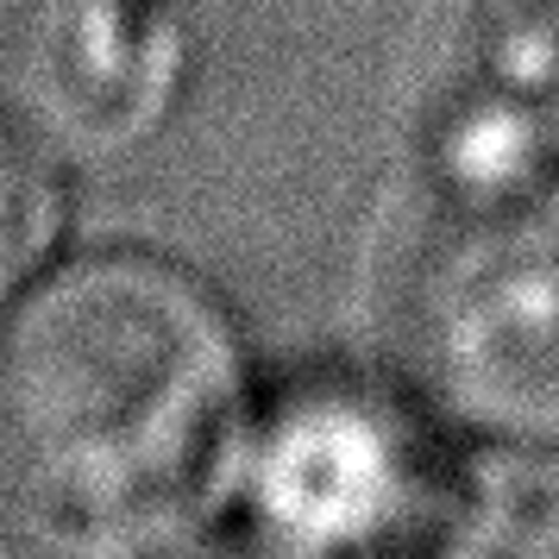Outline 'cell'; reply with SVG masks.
Returning a JSON list of instances; mask_svg holds the SVG:
<instances>
[{
	"label": "cell",
	"mask_w": 559,
	"mask_h": 559,
	"mask_svg": "<svg viewBox=\"0 0 559 559\" xmlns=\"http://www.w3.org/2000/svg\"><path fill=\"white\" fill-rule=\"evenodd\" d=\"M472 88L503 107L559 170V0L472 7Z\"/></svg>",
	"instance_id": "cell-5"
},
{
	"label": "cell",
	"mask_w": 559,
	"mask_h": 559,
	"mask_svg": "<svg viewBox=\"0 0 559 559\" xmlns=\"http://www.w3.org/2000/svg\"><path fill=\"white\" fill-rule=\"evenodd\" d=\"M403 333L440 415L497 447H559V170L459 202L415 264Z\"/></svg>",
	"instance_id": "cell-2"
},
{
	"label": "cell",
	"mask_w": 559,
	"mask_h": 559,
	"mask_svg": "<svg viewBox=\"0 0 559 559\" xmlns=\"http://www.w3.org/2000/svg\"><path fill=\"white\" fill-rule=\"evenodd\" d=\"M403 559H559V447H497L465 465Z\"/></svg>",
	"instance_id": "cell-4"
},
{
	"label": "cell",
	"mask_w": 559,
	"mask_h": 559,
	"mask_svg": "<svg viewBox=\"0 0 559 559\" xmlns=\"http://www.w3.org/2000/svg\"><path fill=\"white\" fill-rule=\"evenodd\" d=\"M170 559H296L283 554L277 540H264V534H227V540H202V547H182Z\"/></svg>",
	"instance_id": "cell-7"
},
{
	"label": "cell",
	"mask_w": 559,
	"mask_h": 559,
	"mask_svg": "<svg viewBox=\"0 0 559 559\" xmlns=\"http://www.w3.org/2000/svg\"><path fill=\"white\" fill-rule=\"evenodd\" d=\"M252 378L189 264L95 246L0 321V534L26 559H157L239 472Z\"/></svg>",
	"instance_id": "cell-1"
},
{
	"label": "cell",
	"mask_w": 559,
	"mask_h": 559,
	"mask_svg": "<svg viewBox=\"0 0 559 559\" xmlns=\"http://www.w3.org/2000/svg\"><path fill=\"white\" fill-rule=\"evenodd\" d=\"M252 534L296 559H403L447 497L428 415L365 371H302L252 415L239 453Z\"/></svg>",
	"instance_id": "cell-3"
},
{
	"label": "cell",
	"mask_w": 559,
	"mask_h": 559,
	"mask_svg": "<svg viewBox=\"0 0 559 559\" xmlns=\"http://www.w3.org/2000/svg\"><path fill=\"white\" fill-rule=\"evenodd\" d=\"M57 233H63L57 157L20 120H0V321L51 264Z\"/></svg>",
	"instance_id": "cell-6"
}]
</instances>
